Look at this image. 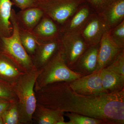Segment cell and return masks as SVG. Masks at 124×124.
Masks as SVG:
<instances>
[{
	"instance_id": "17",
	"label": "cell",
	"mask_w": 124,
	"mask_h": 124,
	"mask_svg": "<svg viewBox=\"0 0 124 124\" xmlns=\"http://www.w3.org/2000/svg\"><path fill=\"white\" fill-rule=\"evenodd\" d=\"M100 15L110 31L124 21V0H118Z\"/></svg>"
},
{
	"instance_id": "14",
	"label": "cell",
	"mask_w": 124,
	"mask_h": 124,
	"mask_svg": "<svg viewBox=\"0 0 124 124\" xmlns=\"http://www.w3.org/2000/svg\"><path fill=\"white\" fill-rule=\"evenodd\" d=\"M64 112L48 108L37 103L32 117V124H66Z\"/></svg>"
},
{
	"instance_id": "7",
	"label": "cell",
	"mask_w": 124,
	"mask_h": 124,
	"mask_svg": "<svg viewBox=\"0 0 124 124\" xmlns=\"http://www.w3.org/2000/svg\"><path fill=\"white\" fill-rule=\"evenodd\" d=\"M67 82L73 91L81 95L93 96L107 93L102 85L101 70Z\"/></svg>"
},
{
	"instance_id": "27",
	"label": "cell",
	"mask_w": 124,
	"mask_h": 124,
	"mask_svg": "<svg viewBox=\"0 0 124 124\" xmlns=\"http://www.w3.org/2000/svg\"><path fill=\"white\" fill-rule=\"evenodd\" d=\"M39 0H12L13 6L18 7L20 10L37 7Z\"/></svg>"
},
{
	"instance_id": "23",
	"label": "cell",
	"mask_w": 124,
	"mask_h": 124,
	"mask_svg": "<svg viewBox=\"0 0 124 124\" xmlns=\"http://www.w3.org/2000/svg\"><path fill=\"white\" fill-rule=\"evenodd\" d=\"M112 41L118 46L124 48V21L108 31Z\"/></svg>"
},
{
	"instance_id": "12",
	"label": "cell",
	"mask_w": 124,
	"mask_h": 124,
	"mask_svg": "<svg viewBox=\"0 0 124 124\" xmlns=\"http://www.w3.org/2000/svg\"><path fill=\"white\" fill-rule=\"evenodd\" d=\"M31 32L40 41L59 40L62 34L61 25L45 14Z\"/></svg>"
},
{
	"instance_id": "4",
	"label": "cell",
	"mask_w": 124,
	"mask_h": 124,
	"mask_svg": "<svg viewBox=\"0 0 124 124\" xmlns=\"http://www.w3.org/2000/svg\"><path fill=\"white\" fill-rule=\"evenodd\" d=\"M41 69V72L35 83V92L48 85L55 82H70L83 76L68 67L59 50Z\"/></svg>"
},
{
	"instance_id": "2",
	"label": "cell",
	"mask_w": 124,
	"mask_h": 124,
	"mask_svg": "<svg viewBox=\"0 0 124 124\" xmlns=\"http://www.w3.org/2000/svg\"><path fill=\"white\" fill-rule=\"evenodd\" d=\"M41 72V68H34L23 73L11 84L17 99L20 124H32V116L37 104L34 86Z\"/></svg>"
},
{
	"instance_id": "24",
	"label": "cell",
	"mask_w": 124,
	"mask_h": 124,
	"mask_svg": "<svg viewBox=\"0 0 124 124\" xmlns=\"http://www.w3.org/2000/svg\"><path fill=\"white\" fill-rule=\"evenodd\" d=\"M96 13L101 15L118 0H85Z\"/></svg>"
},
{
	"instance_id": "29",
	"label": "cell",
	"mask_w": 124,
	"mask_h": 124,
	"mask_svg": "<svg viewBox=\"0 0 124 124\" xmlns=\"http://www.w3.org/2000/svg\"><path fill=\"white\" fill-rule=\"evenodd\" d=\"M3 120H2V117H0V124H3Z\"/></svg>"
},
{
	"instance_id": "21",
	"label": "cell",
	"mask_w": 124,
	"mask_h": 124,
	"mask_svg": "<svg viewBox=\"0 0 124 124\" xmlns=\"http://www.w3.org/2000/svg\"><path fill=\"white\" fill-rule=\"evenodd\" d=\"M64 115L69 121L66 124H106L102 120L73 112H66Z\"/></svg>"
},
{
	"instance_id": "25",
	"label": "cell",
	"mask_w": 124,
	"mask_h": 124,
	"mask_svg": "<svg viewBox=\"0 0 124 124\" xmlns=\"http://www.w3.org/2000/svg\"><path fill=\"white\" fill-rule=\"evenodd\" d=\"M0 99H5L11 102L17 101L11 84L6 81H0Z\"/></svg>"
},
{
	"instance_id": "10",
	"label": "cell",
	"mask_w": 124,
	"mask_h": 124,
	"mask_svg": "<svg viewBox=\"0 0 124 124\" xmlns=\"http://www.w3.org/2000/svg\"><path fill=\"white\" fill-rule=\"evenodd\" d=\"M100 44L89 46L71 68L77 73L84 76L95 72L98 64Z\"/></svg>"
},
{
	"instance_id": "8",
	"label": "cell",
	"mask_w": 124,
	"mask_h": 124,
	"mask_svg": "<svg viewBox=\"0 0 124 124\" xmlns=\"http://www.w3.org/2000/svg\"><path fill=\"white\" fill-rule=\"evenodd\" d=\"M109 31L101 16L95 13L83 27L80 33L87 44L91 46L99 44L104 33Z\"/></svg>"
},
{
	"instance_id": "3",
	"label": "cell",
	"mask_w": 124,
	"mask_h": 124,
	"mask_svg": "<svg viewBox=\"0 0 124 124\" xmlns=\"http://www.w3.org/2000/svg\"><path fill=\"white\" fill-rule=\"evenodd\" d=\"M16 15L15 10L12 9L10 20L13 28V33L10 36L0 38L1 54L11 61L20 70L26 73L36 68L31 58L21 42Z\"/></svg>"
},
{
	"instance_id": "11",
	"label": "cell",
	"mask_w": 124,
	"mask_h": 124,
	"mask_svg": "<svg viewBox=\"0 0 124 124\" xmlns=\"http://www.w3.org/2000/svg\"><path fill=\"white\" fill-rule=\"evenodd\" d=\"M95 13L85 2L82 4L71 16L61 25L62 33L80 32L91 16Z\"/></svg>"
},
{
	"instance_id": "15",
	"label": "cell",
	"mask_w": 124,
	"mask_h": 124,
	"mask_svg": "<svg viewBox=\"0 0 124 124\" xmlns=\"http://www.w3.org/2000/svg\"><path fill=\"white\" fill-rule=\"evenodd\" d=\"M44 15L38 7L20 10L16 12V17L19 29L31 32L37 26Z\"/></svg>"
},
{
	"instance_id": "5",
	"label": "cell",
	"mask_w": 124,
	"mask_h": 124,
	"mask_svg": "<svg viewBox=\"0 0 124 124\" xmlns=\"http://www.w3.org/2000/svg\"><path fill=\"white\" fill-rule=\"evenodd\" d=\"M85 2V0H39L37 7L62 25Z\"/></svg>"
},
{
	"instance_id": "19",
	"label": "cell",
	"mask_w": 124,
	"mask_h": 124,
	"mask_svg": "<svg viewBox=\"0 0 124 124\" xmlns=\"http://www.w3.org/2000/svg\"><path fill=\"white\" fill-rule=\"evenodd\" d=\"M24 73L7 58L0 55V76L5 81L11 84Z\"/></svg>"
},
{
	"instance_id": "9",
	"label": "cell",
	"mask_w": 124,
	"mask_h": 124,
	"mask_svg": "<svg viewBox=\"0 0 124 124\" xmlns=\"http://www.w3.org/2000/svg\"><path fill=\"white\" fill-rule=\"evenodd\" d=\"M97 67L95 71H98L108 66L117 55L124 50V48L117 45L111 39L108 31L104 33L100 43Z\"/></svg>"
},
{
	"instance_id": "20",
	"label": "cell",
	"mask_w": 124,
	"mask_h": 124,
	"mask_svg": "<svg viewBox=\"0 0 124 124\" xmlns=\"http://www.w3.org/2000/svg\"><path fill=\"white\" fill-rule=\"evenodd\" d=\"M19 34L23 46L27 53L32 59L35 53L37 40L31 32L28 31L19 29Z\"/></svg>"
},
{
	"instance_id": "1",
	"label": "cell",
	"mask_w": 124,
	"mask_h": 124,
	"mask_svg": "<svg viewBox=\"0 0 124 124\" xmlns=\"http://www.w3.org/2000/svg\"><path fill=\"white\" fill-rule=\"evenodd\" d=\"M37 103L62 112L77 113L106 124H124V89L87 96L74 92L67 82H55L35 92Z\"/></svg>"
},
{
	"instance_id": "6",
	"label": "cell",
	"mask_w": 124,
	"mask_h": 124,
	"mask_svg": "<svg viewBox=\"0 0 124 124\" xmlns=\"http://www.w3.org/2000/svg\"><path fill=\"white\" fill-rule=\"evenodd\" d=\"M59 41V51L70 69L89 46L80 32H63Z\"/></svg>"
},
{
	"instance_id": "16",
	"label": "cell",
	"mask_w": 124,
	"mask_h": 124,
	"mask_svg": "<svg viewBox=\"0 0 124 124\" xmlns=\"http://www.w3.org/2000/svg\"><path fill=\"white\" fill-rule=\"evenodd\" d=\"M102 85L107 93H118L124 89V77L107 67L101 70Z\"/></svg>"
},
{
	"instance_id": "22",
	"label": "cell",
	"mask_w": 124,
	"mask_h": 124,
	"mask_svg": "<svg viewBox=\"0 0 124 124\" xmlns=\"http://www.w3.org/2000/svg\"><path fill=\"white\" fill-rule=\"evenodd\" d=\"M3 124H20L17 101L11 102L2 115Z\"/></svg>"
},
{
	"instance_id": "13",
	"label": "cell",
	"mask_w": 124,
	"mask_h": 124,
	"mask_svg": "<svg viewBox=\"0 0 124 124\" xmlns=\"http://www.w3.org/2000/svg\"><path fill=\"white\" fill-rule=\"evenodd\" d=\"M59 48V40H37L35 53L32 59L35 67L37 69L41 68L57 53Z\"/></svg>"
},
{
	"instance_id": "26",
	"label": "cell",
	"mask_w": 124,
	"mask_h": 124,
	"mask_svg": "<svg viewBox=\"0 0 124 124\" xmlns=\"http://www.w3.org/2000/svg\"><path fill=\"white\" fill-rule=\"evenodd\" d=\"M106 67L118 75L124 77V50Z\"/></svg>"
},
{
	"instance_id": "18",
	"label": "cell",
	"mask_w": 124,
	"mask_h": 124,
	"mask_svg": "<svg viewBox=\"0 0 124 124\" xmlns=\"http://www.w3.org/2000/svg\"><path fill=\"white\" fill-rule=\"evenodd\" d=\"M13 6L11 0H0V38L10 36L13 33L10 20Z\"/></svg>"
},
{
	"instance_id": "28",
	"label": "cell",
	"mask_w": 124,
	"mask_h": 124,
	"mask_svg": "<svg viewBox=\"0 0 124 124\" xmlns=\"http://www.w3.org/2000/svg\"><path fill=\"white\" fill-rule=\"evenodd\" d=\"M11 102L5 99H0V117H2L3 113Z\"/></svg>"
}]
</instances>
